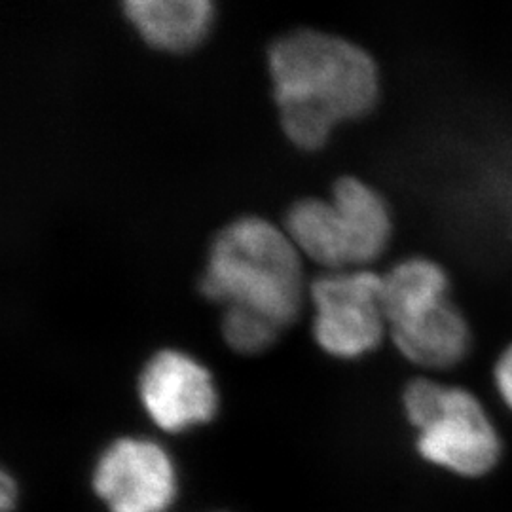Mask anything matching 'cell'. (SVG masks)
<instances>
[{"label": "cell", "mask_w": 512, "mask_h": 512, "mask_svg": "<svg viewBox=\"0 0 512 512\" xmlns=\"http://www.w3.org/2000/svg\"><path fill=\"white\" fill-rule=\"evenodd\" d=\"M281 128L302 150L325 147L338 122L374 109L380 74L357 44L319 31L275 40L268 55Z\"/></svg>", "instance_id": "cell-1"}, {"label": "cell", "mask_w": 512, "mask_h": 512, "mask_svg": "<svg viewBox=\"0 0 512 512\" xmlns=\"http://www.w3.org/2000/svg\"><path fill=\"white\" fill-rule=\"evenodd\" d=\"M200 291L213 302L249 308L285 329L302 306L298 249L268 220H234L211 245Z\"/></svg>", "instance_id": "cell-2"}, {"label": "cell", "mask_w": 512, "mask_h": 512, "mask_svg": "<svg viewBox=\"0 0 512 512\" xmlns=\"http://www.w3.org/2000/svg\"><path fill=\"white\" fill-rule=\"evenodd\" d=\"M403 401L418 429L421 458L463 476L484 475L497 463V431L473 393L416 380L406 387Z\"/></svg>", "instance_id": "cell-3"}, {"label": "cell", "mask_w": 512, "mask_h": 512, "mask_svg": "<svg viewBox=\"0 0 512 512\" xmlns=\"http://www.w3.org/2000/svg\"><path fill=\"white\" fill-rule=\"evenodd\" d=\"M315 306L313 336L321 349L340 359H355L378 348L387 319L382 306V277L330 272L311 283Z\"/></svg>", "instance_id": "cell-4"}, {"label": "cell", "mask_w": 512, "mask_h": 512, "mask_svg": "<svg viewBox=\"0 0 512 512\" xmlns=\"http://www.w3.org/2000/svg\"><path fill=\"white\" fill-rule=\"evenodd\" d=\"M93 490L110 512H165L177 495V471L160 444L126 437L101 454Z\"/></svg>", "instance_id": "cell-5"}, {"label": "cell", "mask_w": 512, "mask_h": 512, "mask_svg": "<svg viewBox=\"0 0 512 512\" xmlns=\"http://www.w3.org/2000/svg\"><path fill=\"white\" fill-rule=\"evenodd\" d=\"M139 399L148 418L167 433H183L213 420L219 397L205 366L190 355L158 351L139 376Z\"/></svg>", "instance_id": "cell-6"}, {"label": "cell", "mask_w": 512, "mask_h": 512, "mask_svg": "<svg viewBox=\"0 0 512 512\" xmlns=\"http://www.w3.org/2000/svg\"><path fill=\"white\" fill-rule=\"evenodd\" d=\"M389 329L404 357L427 368L458 365L471 349V327L450 300L391 325Z\"/></svg>", "instance_id": "cell-7"}, {"label": "cell", "mask_w": 512, "mask_h": 512, "mask_svg": "<svg viewBox=\"0 0 512 512\" xmlns=\"http://www.w3.org/2000/svg\"><path fill=\"white\" fill-rule=\"evenodd\" d=\"M124 12L147 44L165 52L196 48L213 23L207 0H129Z\"/></svg>", "instance_id": "cell-8"}, {"label": "cell", "mask_w": 512, "mask_h": 512, "mask_svg": "<svg viewBox=\"0 0 512 512\" xmlns=\"http://www.w3.org/2000/svg\"><path fill=\"white\" fill-rule=\"evenodd\" d=\"M330 202L346 230L351 266L372 262L384 253L393 224L387 203L372 186L344 177L332 186Z\"/></svg>", "instance_id": "cell-9"}, {"label": "cell", "mask_w": 512, "mask_h": 512, "mask_svg": "<svg viewBox=\"0 0 512 512\" xmlns=\"http://www.w3.org/2000/svg\"><path fill=\"white\" fill-rule=\"evenodd\" d=\"M287 236L298 253L332 270L351 266L344 224L332 202L304 198L287 213Z\"/></svg>", "instance_id": "cell-10"}, {"label": "cell", "mask_w": 512, "mask_h": 512, "mask_svg": "<svg viewBox=\"0 0 512 512\" xmlns=\"http://www.w3.org/2000/svg\"><path fill=\"white\" fill-rule=\"evenodd\" d=\"M448 275L429 258H408L382 277L387 327L448 300Z\"/></svg>", "instance_id": "cell-11"}, {"label": "cell", "mask_w": 512, "mask_h": 512, "mask_svg": "<svg viewBox=\"0 0 512 512\" xmlns=\"http://www.w3.org/2000/svg\"><path fill=\"white\" fill-rule=\"evenodd\" d=\"M279 327L268 317L241 306H226L222 317V336L226 344L243 355L260 353L270 348Z\"/></svg>", "instance_id": "cell-12"}, {"label": "cell", "mask_w": 512, "mask_h": 512, "mask_svg": "<svg viewBox=\"0 0 512 512\" xmlns=\"http://www.w3.org/2000/svg\"><path fill=\"white\" fill-rule=\"evenodd\" d=\"M494 378L501 399L512 410V344L501 353L495 365Z\"/></svg>", "instance_id": "cell-13"}, {"label": "cell", "mask_w": 512, "mask_h": 512, "mask_svg": "<svg viewBox=\"0 0 512 512\" xmlns=\"http://www.w3.org/2000/svg\"><path fill=\"white\" fill-rule=\"evenodd\" d=\"M18 505V484L8 473H2L0 482V509L2 512H12Z\"/></svg>", "instance_id": "cell-14"}]
</instances>
